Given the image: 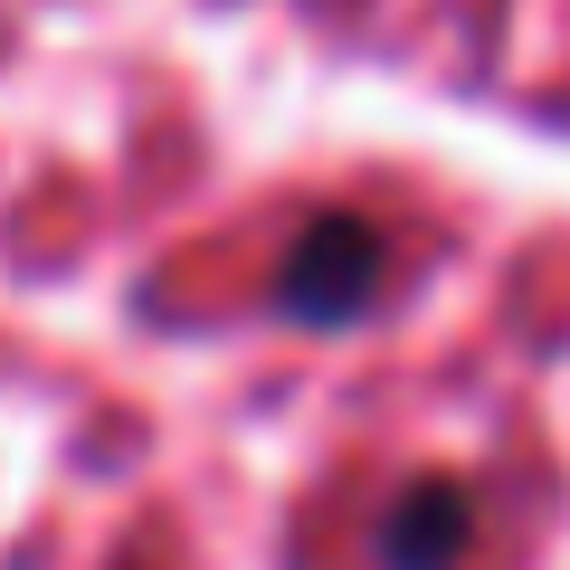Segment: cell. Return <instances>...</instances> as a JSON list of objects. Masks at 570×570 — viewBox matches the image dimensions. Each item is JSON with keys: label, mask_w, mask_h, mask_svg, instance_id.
I'll return each mask as SVG.
<instances>
[{"label": "cell", "mask_w": 570, "mask_h": 570, "mask_svg": "<svg viewBox=\"0 0 570 570\" xmlns=\"http://www.w3.org/2000/svg\"><path fill=\"white\" fill-rule=\"evenodd\" d=\"M381 276H390L381 228L352 219V209H314L276 257V314L305 324V333H352L381 305Z\"/></svg>", "instance_id": "6da1fadb"}, {"label": "cell", "mask_w": 570, "mask_h": 570, "mask_svg": "<svg viewBox=\"0 0 570 570\" xmlns=\"http://www.w3.org/2000/svg\"><path fill=\"white\" fill-rule=\"evenodd\" d=\"M475 542V494L456 475H419L381 504V532H371V561L381 570H456Z\"/></svg>", "instance_id": "7a4b0ae2"}]
</instances>
